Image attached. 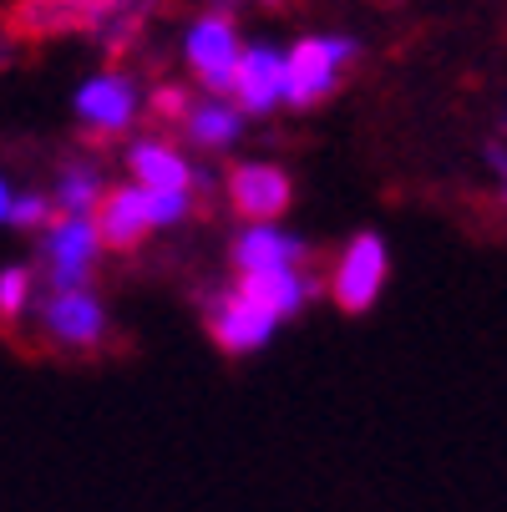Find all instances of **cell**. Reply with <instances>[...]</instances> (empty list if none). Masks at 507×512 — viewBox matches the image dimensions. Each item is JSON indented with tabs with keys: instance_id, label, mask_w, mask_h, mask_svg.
Here are the masks:
<instances>
[{
	"instance_id": "obj_14",
	"label": "cell",
	"mask_w": 507,
	"mask_h": 512,
	"mask_svg": "<svg viewBox=\"0 0 507 512\" xmlns=\"http://www.w3.org/2000/svg\"><path fill=\"white\" fill-rule=\"evenodd\" d=\"M183 132H188V142H198V148H229V142L244 132V117L229 97H203V102L188 107Z\"/></svg>"
},
{
	"instance_id": "obj_1",
	"label": "cell",
	"mask_w": 507,
	"mask_h": 512,
	"mask_svg": "<svg viewBox=\"0 0 507 512\" xmlns=\"http://www.w3.org/2000/svg\"><path fill=\"white\" fill-rule=\"evenodd\" d=\"M355 61H360L355 36H300L284 51V107H295V112L320 107L340 87L345 66Z\"/></svg>"
},
{
	"instance_id": "obj_16",
	"label": "cell",
	"mask_w": 507,
	"mask_h": 512,
	"mask_svg": "<svg viewBox=\"0 0 507 512\" xmlns=\"http://www.w3.org/2000/svg\"><path fill=\"white\" fill-rule=\"evenodd\" d=\"M31 289H36V274L26 264L0 269V325H16L21 320V310L31 305Z\"/></svg>"
},
{
	"instance_id": "obj_15",
	"label": "cell",
	"mask_w": 507,
	"mask_h": 512,
	"mask_svg": "<svg viewBox=\"0 0 507 512\" xmlns=\"http://www.w3.org/2000/svg\"><path fill=\"white\" fill-rule=\"evenodd\" d=\"M102 193H107V183H102V173H92V168H71L61 183H56V208L61 213H87L92 218V208L102 203Z\"/></svg>"
},
{
	"instance_id": "obj_20",
	"label": "cell",
	"mask_w": 507,
	"mask_h": 512,
	"mask_svg": "<svg viewBox=\"0 0 507 512\" xmlns=\"http://www.w3.org/2000/svg\"><path fill=\"white\" fill-rule=\"evenodd\" d=\"M487 163H492V173H502V137L487 142Z\"/></svg>"
},
{
	"instance_id": "obj_4",
	"label": "cell",
	"mask_w": 507,
	"mask_h": 512,
	"mask_svg": "<svg viewBox=\"0 0 507 512\" xmlns=\"http://www.w3.org/2000/svg\"><path fill=\"white\" fill-rule=\"evenodd\" d=\"M183 51H188V66L203 77L208 92H219V97L234 92V66H239V31H234V21L203 16V21L188 31Z\"/></svg>"
},
{
	"instance_id": "obj_6",
	"label": "cell",
	"mask_w": 507,
	"mask_h": 512,
	"mask_svg": "<svg viewBox=\"0 0 507 512\" xmlns=\"http://www.w3.org/2000/svg\"><path fill=\"white\" fill-rule=\"evenodd\" d=\"M208 335H213V345L229 350V355H249V350L269 345L274 320L259 305H249L239 289H224V295L208 300Z\"/></svg>"
},
{
	"instance_id": "obj_21",
	"label": "cell",
	"mask_w": 507,
	"mask_h": 512,
	"mask_svg": "<svg viewBox=\"0 0 507 512\" xmlns=\"http://www.w3.org/2000/svg\"><path fill=\"white\" fill-rule=\"evenodd\" d=\"M11 198H16V193H11V183L0 178V224H6V213H11Z\"/></svg>"
},
{
	"instance_id": "obj_17",
	"label": "cell",
	"mask_w": 507,
	"mask_h": 512,
	"mask_svg": "<svg viewBox=\"0 0 507 512\" xmlns=\"http://www.w3.org/2000/svg\"><path fill=\"white\" fill-rule=\"evenodd\" d=\"M142 213H148V229H168L188 213V193H142Z\"/></svg>"
},
{
	"instance_id": "obj_10",
	"label": "cell",
	"mask_w": 507,
	"mask_h": 512,
	"mask_svg": "<svg viewBox=\"0 0 507 512\" xmlns=\"http://www.w3.org/2000/svg\"><path fill=\"white\" fill-rule=\"evenodd\" d=\"M77 117L92 122L97 132H122L132 117H137V82L127 77V71H102V77H92L82 92H77Z\"/></svg>"
},
{
	"instance_id": "obj_3",
	"label": "cell",
	"mask_w": 507,
	"mask_h": 512,
	"mask_svg": "<svg viewBox=\"0 0 507 512\" xmlns=\"http://www.w3.org/2000/svg\"><path fill=\"white\" fill-rule=\"evenodd\" d=\"M386 274H391V249L381 234H355L340 254V269H335V305L345 315H360V310H371L376 295L386 289Z\"/></svg>"
},
{
	"instance_id": "obj_5",
	"label": "cell",
	"mask_w": 507,
	"mask_h": 512,
	"mask_svg": "<svg viewBox=\"0 0 507 512\" xmlns=\"http://www.w3.org/2000/svg\"><path fill=\"white\" fill-rule=\"evenodd\" d=\"M234 107L239 117H269L279 102H284V51L259 41L249 51H239V66H234Z\"/></svg>"
},
{
	"instance_id": "obj_13",
	"label": "cell",
	"mask_w": 507,
	"mask_h": 512,
	"mask_svg": "<svg viewBox=\"0 0 507 512\" xmlns=\"http://www.w3.org/2000/svg\"><path fill=\"white\" fill-rule=\"evenodd\" d=\"M127 173L137 178L142 193H193L198 173L188 168V158L168 142H132L127 148Z\"/></svg>"
},
{
	"instance_id": "obj_22",
	"label": "cell",
	"mask_w": 507,
	"mask_h": 512,
	"mask_svg": "<svg viewBox=\"0 0 507 512\" xmlns=\"http://www.w3.org/2000/svg\"><path fill=\"white\" fill-rule=\"evenodd\" d=\"M264 6H289V0H264Z\"/></svg>"
},
{
	"instance_id": "obj_8",
	"label": "cell",
	"mask_w": 507,
	"mask_h": 512,
	"mask_svg": "<svg viewBox=\"0 0 507 512\" xmlns=\"http://www.w3.org/2000/svg\"><path fill=\"white\" fill-rule=\"evenodd\" d=\"M289 198H295V188H289V173L279 163H239L229 173V203L249 224H274Z\"/></svg>"
},
{
	"instance_id": "obj_2",
	"label": "cell",
	"mask_w": 507,
	"mask_h": 512,
	"mask_svg": "<svg viewBox=\"0 0 507 512\" xmlns=\"http://www.w3.org/2000/svg\"><path fill=\"white\" fill-rule=\"evenodd\" d=\"M97 224L87 213H56L46 224L41 254H46V279L56 295L66 289H87L92 284V264H97Z\"/></svg>"
},
{
	"instance_id": "obj_18",
	"label": "cell",
	"mask_w": 507,
	"mask_h": 512,
	"mask_svg": "<svg viewBox=\"0 0 507 512\" xmlns=\"http://www.w3.org/2000/svg\"><path fill=\"white\" fill-rule=\"evenodd\" d=\"M6 224H16V229H46V224H51V198H46V193H21V198H11Z\"/></svg>"
},
{
	"instance_id": "obj_12",
	"label": "cell",
	"mask_w": 507,
	"mask_h": 512,
	"mask_svg": "<svg viewBox=\"0 0 507 512\" xmlns=\"http://www.w3.org/2000/svg\"><path fill=\"white\" fill-rule=\"evenodd\" d=\"M310 259V244L284 234L279 224H249L239 239H234V264L244 274H264V269H300Z\"/></svg>"
},
{
	"instance_id": "obj_9",
	"label": "cell",
	"mask_w": 507,
	"mask_h": 512,
	"mask_svg": "<svg viewBox=\"0 0 507 512\" xmlns=\"http://www.w3.org/2000/svg\"><path fill=\"white\" fill-rule=\"evenodd\" d=\"M92 224H97V244L127 254L148 239V213H142V188L137 183H122V188H107L102 203L92 208Z\"/></svg>"
},
{
	"instance_id": "obj_7",
	"label": "cell",
	"mask_w": 507,
	"mask_h": 512,
	"mask_svg": "<svg viewBox=\"0 0 507 512\" xmlns=\"http://www.w3.org/2000/svg\"><path fill=\"white\" fill-rule=\"evenodd\" d=\"M41 325L66 350H92L107 335V310L92 289H66V295H51L41 305Z\"/></svg>"
},
{
	"instance_id": "obj_19",
	"label": "cell",
	"mask_w": 507,
	"mask_h": 512,
	"mask_svg": "<svg viewBox=\"0 0 507 512\" xmlns=\"http://www.w3.org/2000/svg\"><path fill=\"white\" fill-rule=\"evenodd\" d=\"M188 107H193V97H188V87H178V82H168V87L153 92V117H163V122H178V127H183Z\"/></svg>"
},
{
	"instance_id": "obj_11",
	"label": "cell",
	"mask_w": 507,
	"mask_h": 512,
	"mask_svg": "<svg viewBox=\"0 0 507 512\" xmlns=\"http://www.w3.org/2000/svg\"><path fill=\"white\" fill-rule=\"evenodd\" d=\"M315 289H320V279H305L300 269H264V274H244L239 279V295L249 305H259L274 325L279 320H295Z\"/></svg>"
}]
</instances>
